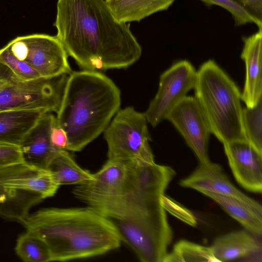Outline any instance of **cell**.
Wrapping results in <instances>:
<instances>
[{"label":"cell","instance_id":"cell-1","mask_svg":"<svg viewBox=\"0 0 262 262\" xmlns=\"http://www.w3.org/2000/svg\"><path fill=\"white\" fill-rule=\"evenodd\" d=\"M175 175L156 163L132 165L126 189L100 212L141 261L163 262L168 253L173 233L162 196Z\"/></svg>","mask_w":262,"mask_h":262},{"label":"cell","instance_id":"cell-2","mask_svg":"<svg viewBox=\"0 0 262 262\" xmlns=\"http://www.w3.org/2000/svg\"><path fill=\"white\" fill-rule=\"evenodd\" d=\"M56 37L83 70L124 69L142 48L127 23L119 21L105 0H58Z\"/></svg>","mask_w":262,"mask_h":262},{"label":"cell","instance_id":"cell-3","mask_svg":"<svg viewBox=\"0 0 262 262\" xmlns=\"http://www.w3.org/2000/svg\"><path fill=\"white\" fill-rule=\"evenodd\" d=\"M21 224L45 241L52 261L101 255L122 242L113 223L88 206L42 209L29 214Z\"/></svg>","mask_w":262,"mask_h":262},{"label":"cell","instance_id":"cell-4","mask_svg":"<svg viewBox=\"0 0 262 262\" xmlns=\"http://www.w3.org/2000/svg\"><path fill=\"white\" fill-rule=\"evenodd\" d=\"M121 103L120 91L102 73L72 72L56 117L67 133V150L79 151L103 133Z\"/></svg>","mask_w":262,"mask_h":262},{"label":"cell","instance_id":"cell-5","mask_svg":"<svg viewBox=\"0 0 262 262\" xmlns=\"http://www.w3.org/2000/svg\"><path fill=\"white\" fill-rule=\"evenodd\" d=\"M193 89L194 97L211 134L223 144L246 140L242 123L241 93L213 60L205 61L196 71Z\"/></svg>","mask_w":262,"mask_h":262},{"label":"cell","instance_id":"cell-6","mask_svg":"<svg viewBox=\"0 0 262 262\" xmlns=\"http://www.w3.org/2000/svg\"><path fill=\"white\" fill-rule=\"evenodd\" d=\"M104 132L107 157L124 163H155L144 113L131 106L118 110Z\"/></svg>","mask_w":262,"mask_h":262},{"label":"cell","instance_id":"cell-7","mask_svg":"<svg viewBox=\"0 0 262 262\" xmlns=\"http://www.w3.org/2000/svg\"><path fill=\"white\" fill-rule=\"evenodd\" d=\"M68 77L63 74L31 81L12 78L0 86V111L42 109L57 113Z\"/></svg>","mask_w":262,"mask_h":262},{"label":"cell","instance_id":"cell-8","mask_svg":"<svg viewBox=\"0 0 262 262\" xmlns=\"http://www.w3.org/2000/svg\"><path fill=\"white\" fill-rule=\"evenodd\" d=\"M6 46L15 57L29 64L41 78L72 73L67 53L56 36L40 34L19 36Z\"/></svg>","mask_w":262,"mask_h":262},{"label":"cell","instance_id":"cell-9","mask_svg":"<svg viewBox=\"0 0 262 262\" xmlns=\"http://www.w3.org/2000/svg\"><path fill=\"white\" fill-rule=\"evenodd\" d=\"M196 71L188 60L174 63L160 77L158 90L144 113L147 122L157 126L193 89Z\"/></svg>","mask_w":262,"mask_h":262},{"label":"cell","instance_id":"cell-10","mask_svg":"<svg viewBox=\"0 0 262 262\" xmlns=\"http://www.w3.org/2000/svg\"><path fill=\"white\" fill-rule=\"evenodd\" d=\"M40 169L26 162L0 167V217L22 223L31 208L43 200L18 186L21 179Z\"/></svg>","mask_w":262,"mask_h":262},{"label":"cell","instance_id":"cell-11","mask_svg":"<svg viewBox=\"0 0 262 262\" xmlns=\"http://www.w3.org/2000/svg\"><path fill=\"white\" fill-rule=\"evenodd\" d=\"M128 178L127 165L108 159L93 178L77 185L72 192L88 207L96 210L120 196L126 188Z\"/></svg>","mask_w":262,"mask_h":262},{"label":"cell","instance_id":"cell-12","mask_svg":"<svg viewBox=\"0 0 262 262\" xmlns=\"http://www.w3.org/2000/svg\"><path fill=\"white\" fill-rule=\"evenodd\" d=\"M183 137L201 164H208V145L211 132L194 96H186L169 113L166 118Z\"/></svg>","mask_w":262,"mask_h":262},{"label":"cell","instance_id":"cell-13","mask_svg":"<svg viewBox=\"0 0 262 262\" xmlns=\"http://www.w3.org/2000/svg\"><path fill=\"white\" fill-rule=\"evenodd\" d=\"M232 172L238 183L248 191L262 192V153L247 140L224 143Z\"/></svg>","mask_w":262,"mask_h":262},{"label":"cell","instance_id":"cell-14","mask_svg":"<svg viewBox=\"0 0 262 262\" xmlns=\"http://www.w3.org/2000/svg\"><path fill=\"white\" fill-rule=\"evenodd\" d=\"M210 247L218 262L261 261V236L247 230L233 231L218 237Z\"/></svg>","mask_w":262,"mask_h":262},{"label":"cell","instance_id":"cell-15","mask_svg":"<svg viewBox=\"0 0 262 262\" xmlns=\"http://www.w3.org/2000/svg\"><path fill=\"white\" fill-rule=\"evenodd\" d=\"M179 184L182 187L193 189L201 193L208 191L235 197L256 208H262L258 202L235 187L217 164L212 162L208 164H200L191 174L181 180Z\"/></svg>","mask_w":262,"mask_h":262},{"label":"cell","instance_id":"cell-16","mask_svg":"<svg viewBox=\"0 0 262 262\" xmlns=\"http://www.w3.org/2000/svg\"><path fill=\"white\" fill-rule=\"evenodd\" d=\"M242 40L241 57L245 62L246 76L241 99L246 107H252L262 99V29Z\"/></svg>","mask_w":262,"mask_h":262},{"label":"cell","instance_id":"cell-17","mask_svg":"<svg viewBox=\"0 0 262 262\" xmlns=\"http://www.w3.org/2000/svg\"><path fill=\"white\" fill-rule=\"evenodd\" d=\"M56 123L51 112L43 115L20 146L25 162L39 169H47L57 149L52 145L50 135Z\"/></svg>","mask_w":262,"mask_h":262},{"label":"cell","instance_id":"cell-18","mask_svg":"<svg viewBox=\"0 0 262 262\" xmlns=\"http://www.w3.org/2000/svg\"><path fill=\"white\" fill-rule=\"evenodd\" d=\"M42 109L0 111V144L20 146L44 114Z\"/></svg>","mask_w":262,"mask_h":262},{"label":"cell","instance_id":"cell-19","mask_svg":"<svg viewBox=\"0 0 262 262\" xmlns=\"http://www.w3.org/2000/svg\"><path fill=\"white\" fill-rule=\"evenodd\" d=\"M220 206L230 216L243 225L246 230L261 236L262 208L231 196L211 192H202Z\"/></svg>","mask_w":262,"mask_h":262},{"label":"cell","instance_id":"cell-20","mask_svg":"<svg viewBox=\"0 0 262 262\" xmlns=\"http://www.w3.org/2000/svg\"><path fill=\"white\" fill-rule=\"evenodd\" d=\"M176 0H105L119 21H139L155 13L167 10Z\"/></svg>","mask_w":262,"mask_h":262},{"label":"cell","instance_id":"cell-21","mask_svg":"<svg viewBox=\"0 0 262 262\" xmlns=\"http://www.w3.org/2000/svg\"><path fill=\"white\" fill-rule=\"evenodd\" d=\"M46 169L60 185H77L93 178V173L80 167L66 149L56 150Z\"/></svg>","mask_w":262,"mask_h":262},{"label":"cell","instance_id":"cell-22","mask_svg":"<svg viewBox=\"0 0 262 262\" xmlns=\"http://www.w3.org/2000/svg\"><path fill=\"white\" fill-rule=\"evenodd\" d=\"M15 250L18 257L25 262L52 261L50 249L45 241L27 231L18 237Z\"/></svg>","mask_w":262,"mask_h":262},{"label":"cell","instance_id":"cell-23","mask_svg":"<svg viewBox=\"0 0 262 262\" xmlns=\"http://www.w3.org/2000/svg\"><path fill=\"white\" fill-rule=\"evenodd\" d=\"M217 261L211 247L200 245L185 239L181 240L166 254L163 262Z\"/></svg>","mask_w":262,"mask_h":262},{"label":"cell","instance_id":"cell-24","mask_svg":"<svg viewBox=\"0 0 262 262\" xmlns=\"http://www.w3.org/2000/svg\"><path fill=\"white\" fill-rule=\"evenodd\" d=\"M242 123L246 140L262 153V99L253 107L243 108Z\"/></svg>","mask_w":262,"mask_h":262},{"label":"cell","instance_id":"cell-25","mask_svg":"<svg viewBox=\"0 0 262 262\" xmlns=\"http://www.w3.org/2000/svg\"><path fill=\"white\" fill-rule=\"evenodd\" d=\"M60 186L46 169H41L35 174L23 179L20 184L21 188L38 193L43 199L54 195Z\"/></svg>","mask_w":262,"mask_h":262},{"label":"cell","instance_id":"cell-26","mask_svg":"<svg viewBox=\"0 0 262 262\" xmlns=\"http://www.w3.org/2000/svg\"><path fill=\"white\" fill-rule=\"evenodd\" d=\"M207 6H217L229 12L236 27L254 24L262 29V20L256 18L237 0H196Z\"/></svg>","mask_w":262,"mask_h":262},{"label":"cell","instance_id":"cell-27","mask_svg":"<svg viewBox=\"0 0 262 262\" xmlns=\"http://www.w3.org/2000/svg\"><path fill=\"white\" fill-rule=\"evenodd\" d=\"M0 62L21 80L31 81L41 78L29 64L15 57L6 46L0 49Z\"/></svg>","mask_w":262,"mask_h":262},{"label":"cell","instance_id":"cell-28","mask_svg":"<svg viewBox=\"0 0 262 262\" xmlns=\"http://www.w3.org/2000/svg\"><path fill=\"white\" fill-rule=\"evenodd\" d=\"M25 162L19 146L0 144V167Z\"/></svg>","mask_w":262,"mask_h":262},{"label":"cell","instance_id":"cell-29","mask_svg":"<svg viewBox=\"0 0 262 262\" xmlns=\"http://www.w3.org/2000/svg\"><path fill=\"white\" fill-rule=\"evenodd\" d=\"M51 142L54 147L57 149H66L68 146V138L66 131L56 124L52 128L50 135Z\"/></svg>","mask_w":262,"mask_h":262},{"label":"cell","instance_id":"cell-30","mask_svg":"<svg viewBox=\"0 0 262 262\" xmlns=\"http://www.w3.org/2000/svg\"><path fill=\"white\" fill-rule=\"evenodd\" d=\"M256 18L262 20V0H237Z\"/></svg>","mask_w":262,"mask_h":262}]
</instances>
